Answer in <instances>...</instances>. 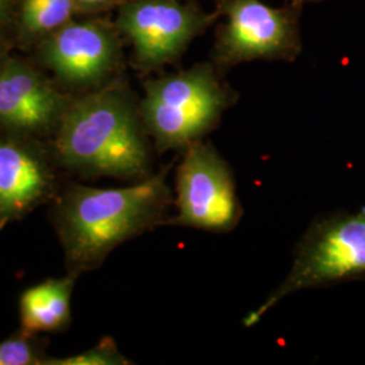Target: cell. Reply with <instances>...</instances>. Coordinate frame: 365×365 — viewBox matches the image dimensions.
<instances>
[{"label": "cell", "instance_id": "cell-1", "mask_svg": "<svg viewBox=\"0 0 365 365\" xmlns=\"http://www.w3.org/2000/svg\"><path fill=\"white\" fill-rule=\"evenodd\" d=\"M168 168L125 188L72 184L54 210V226L69 274L98 268L123 244L164 225L172 205Z\"/></svg>", "mask_w": 365, "mask_h": 365}, {"label": "cell", "instance_id": "cell-2", "mask_svg": "<svg viewBox=\"0 0 365 365\" xmlns=\"http://www.w3.org/2000/svg\"><path fill=\"white\" fill-rule=\"evenodd\" d=\"M146 135L140 106L115 78L69 103L57 126L56 157L86 176L140 182L152 175Z\"/></svg>", "mask_w": 365, "mask_h": 365}, {"label": "cell", "instance_id": "cell-3", "mask_svg": "<svg viewBox=\"0 0 365 365\" xmlns=\"http://www.w3.org/2000/svg\"><path fill=\"white\" fill-rule=\"evenodd\" d=\"M140 115L158 152L185 150L215 130L238 93L211 61L145 83Z\"/></svg>", "mask_w": 365, "mask_h": 365}, {"label": "cell", "instance_id": "cell-4", "mask_svg": "<svg viewBox=\"0 0 365 365\" xmlns=\"http://www.w3.org/2000/svg\"><path fill=\"white\" fill-rule=\"evenodd\" d=\"M365 279V206L336 211L314 220L302 237L287 277L260 306L249 313L244 327L261 318L288 295Z\"/></svg>", "mask_w": 365, "mask_h": 365}, {"label": "cell", "instance_id": "cell-5", "mask_svg": "<svg viewBox=\"0 0 365 365\" xmlns=\"http://www.w3.org/2000/svg\"><path fill=\"white\" fill-rule=\"evenodd\" d=\"M302 10L291 1L272 7L262 0H215L214 11L225 21L215 29L211 63L222 75L256 60L294 63L303 49Z\"/></svg>", "mask_w": 365, "mask_h": 365}, {"label": "cell", "instance_id": "cell-6", "mask_svg": "<svg viewBox=\"0 0 365 365\" xmlns=\"http://www.w3.org/2000/svg\"><path fill=\"white\" fill-rule=\"evenodd\" d=\"M197 0H125L119 6V34L133 46L134 64L144 72L176 64L191 42L215 21Z\"/></svg>", "mask_w": 365, "mask_h": 365}, {"label": "cell", "instance_id": "cell-7", "mask_svg": "<svg viewBox=\"0 0 365 365\" xmlns=\"http://www.w3.org/2000/svg\"><path fill=\"white\" fill-rule=\"evenodd\" d=\"M178 214L164 225L210 233H230L242 218L230 164L211 143L197 141L184 150L176 172Z\"/></svg>", "mask_w": 365, "mask_h": 365}, {"label": "cell", "instance_id": "cell-8", "mask_svg": "<svg viewBox=\"0 0 365 365\" xmlns=\"http://www.w3.org/2000/svg\"><path fill=\"white\" fill-rule=\"evenodd\" d=\"M118 33L117 26L101 21L68 22L45 39L39 58L66 84L101 86L113 78L120 66Z\"/></svg>", "mask_w": 365, "mask_h": 365}, {"label": "cell", "instance_id": "cell-9", "mask_svg": "<svg viewBox=\"0 0 365 365\" xmlns=\"http://www.w3.org/2000/svg\"><path fill=\"white\" fill-rule=\"evenodd\" d=\"M71 102L36 69L19 61L0 68V128L30 137L57 129Z\"/></svg>", "mask_w": 365, "mask_h": 365}, {"label": "cell", "instance_id": "cell-10", "mask_svg": "<svg viewBox=\"0 0 365 365\" xmlns=\"http://www.w3.org/2000/svg\"><path fill=\"white\" fill-rule=\"evenodd\" d=\"M24 135H0V230L52 192V168Z\"/></svg>", "mask_w": 365, "mask_h": 365}, {"label": "cell", "instance_id": "cell-11", "mask_svg": "<svg viewBox=\"0 0 365 365\" xmlns=\"http://www.w3.org/2000/svg\"><path fill=\"white\" fill-rule=\"evenodd\" d=\"M75 276L49 279L26 289L19 300L22 331L34 336L66 325L71 317V297Z\"/></svg>", "mask_w": 365, "mask_h": 365}, {"label": "cell", "instance_id": "cell-12", "mask_svg": "<svg viewBox=\"0 0 365 365\" xmlns=\"http://www.w3.org/2000/svg\"><path fill=\"white\" fill-rule=\"evenodd\" d=\"M76 7L73 0H24L22 26L31 36L53 33L69 22Z\"/></svg>", "mask_w": 365, "mask_h": 365}, {"label": "cell", "instance_id": "cell-13", "mask_svg": "<svg viewBox=\"0 0 365 365\" xmlns=\"http://www.w3.org/2000/svg\"><path fill=\"white\" fill-rule=\"evenodd\" d=\"M49 365H123L130 361L119 352L114 339L106 337L96 346L76 356L64 359H46Z\"/></svg>", "mask_w": 365, "mask_h": 365}, {"label": "cell", "instance_id": "cell-14", "mask_svg": "<svg viewBox=\"0 0 365 365\" xmlns=\"http://www.w3.org/2000/svg\"><path fill=\"white\" fill-rule=\"evenodd\" d=\"M45 361L38 344L24 331L0 342V365L45 364Z\"/></svg>", "mask_w": 365, "mask_h": 365}, {"label": "cell", "instance_id": "cell-15", "mask_svg": "<svg viewBox=\"0 0 365 365\" xmlns=\"http://www.w3.org/2000/svg\"><path fill=\"white\" fill-rule=\"evenodd\" d=\"M13 4V0H0V21L6 18V15L10 11Z\"/></svg>", "mask_w": 365, "mask_h": 365}, {"label": "cell", "instance_id": "cell-16", "mask_svg": "<svg viewBox=\"0 0 365 365\" xmlns=\"http://www.w3.org/2000/svg\"><path fill=\"white\" fill-rule=\"evenodd\" d=\"M118 1H122V0H93V7L95 9H105V7H110V6L115 4Z\"/></svg>", "mask_w": 365, "mask_h": 365}, {"label": "cell", "instance_id": "cell-17", "mask_svg": "<svg viewBox=\"0 0 365 365\" xmlns=\"http://www.w3.org/2000/svg\"><path fill=\"white\" fill-rule=\"evenodd\" d=\"M288 1L303 7L306 3H321V1H325V0H288Z\"/></svg>", "mask_w": 365, "mask_h": 365}, {"label": "cell", "instance_id": "cell-18", "mask_svg": "<svg viewBox=\"0 0 365 365\" xmlns=\"http://www.w3.org/2000/svg\"><path fill=\"white\" fill-rule=\"evenodd\" d=\"M0 43H1V41H0Z\"/></svg>", "mask_w": 365, "mask_h": 365}]
</instances>
